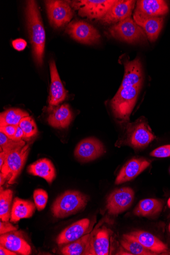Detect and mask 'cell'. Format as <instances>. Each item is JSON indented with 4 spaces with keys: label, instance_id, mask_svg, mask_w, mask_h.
Returning <instances> with one entry per match:
<instances>
[{
    "label": "cell",
    "instance_id": "obj_25",
    "mask_svg": "<svg viewBox=\"0 0 170 255\" xmlns=\"http://www.w3.org/2000/svg\"><path fill=\"white\" fill-rule=\"evenodd\" d=\"M163 202L156 199H145L141 200L134 211L137 216L153 217L159 214L163 210Z\"/></svg>",
    "mask_w": 170,
    "mask_h": 255
},
{
    "label": "cell",
    "instance_id": "obj_28",
    "mask_svg": "<svg viewBox=\"0 0 170 255\" xmlns=\"http://www.w3.org/2000/svg\"><path fill=\"white\" fill-rule=\"evenodd\" d=\"M29 117V114L19 109H9L1 113L0 126H18L22 119Z\"/></svg>",
    "mask_w": 170,
    "mask_h": 255
},
{
    "label": "cell",
    "instance_id": "obj_16",
    "mask_svg": "<svg viewBox=\"0 0 170 255\" xmlns=\"http://www.w3.org/2000/svg\"><path fill=\"white\" fill-rule=\"evenodd\" d=\"M151 163L147 159L133 158L127 162L121 169L115 180L116 184L131 181L150 166Z\"/></svg>",
    "mask_w": 170,
    "mask_h": 255
},
{
    "label": "cell",
    "instance_id": "obj_29",
    "mask_svg": "<svg viewBox=\"0 0 170 255\" xmlns=\"http://www.w3.org/2000/svg\"><path fill=\"white\" fill-rule=\"evenodd\" d=\"M0 218L2 221L8 222L11 217V204L13 192L11 190H3L0 192Z\"/></svg>",
    "mask_w": 170,
    "mask_h": 255
},
{
    "label": "cell",
    "instance_id": "obj_7",
    "mask_svg": "<svg viewBox=\"0 0 170 255\" xmlns=\"http://www.w3.org/2000/svg\"><path fill=\"white\" fill-rule=\"evenodd\" d=\"M66 32L74 40L85 44L98 43L101 35L96 28L82 20L73 21L68 25Z\"/></svg>",
    "mask_w": 170,
    "mask_h": 255
},
{
    "label": "cell",
    "instance_id": "obj_31",
    "mask_svg": "<svg viewBox=\"0 0 170 255\" xmlns=\"http://www.w3.org/2000/svg\"><path fill=\"white\" fill-rule=\"evenodd\" d=\"M22 130L24 138L28 139L37 133V128L33 119L29 117L24 118L20 121L19 126Z\"/></svg>",
    "mask_w": 170,
    "mask_h": 255
},
{
    "label": "cell",
    "instance_id": "obj_2",
    "mask_svg": "<svg viewBox=\"0 0 170 255\" xmlns=\"http://www.w3.org/2000/svg\"><path fill=\"white\" fill-rule=\"evenodd\" d=\"M142 84L135 86L120 87L111 102L115 117L123 123L130 120Z\"/></svg>",
    "mask_w": 170,
    "mask_h": 255
},
{
    "label": "cell",
    "instance_id": "obj_21",
    "mask_svg": "<svg viewBox=\"0 0 170 255\" xmlns=\"http://www.w3.org/2000/svg\"><path fill=\"white\" fill-rule=\"evenodd\" d=\"M27 171L29 174L41 177L50 184L56 176V169L52 162L47 158L38 160L28 167Z\"/></svg>",
    "mask_w": 170,
    "mask_h": 255
},
{
    "label": "cell",
    "instance_id": "obj_36",
    "mask_svg": "<svg viewBox=\"0 0 170 255\" xmlns=\"http://www.w3.org/2000/svg\"><path fill=\"white\" fill-rule=\"evenodd\" d=\"M12 45L14 49L18 51H21L25 49L27 46V42L22 39H16L12 41Z\"/></svg>",
    "mask_w": 170,
    "mask_h": 255
},
{
    "label": "cell",
    "instance_id": "obj_24",
    "mask_svg": "<svg viewBox=\"0 0 170 255\" xmlns=\"http://www.w3.org/2000/svg\"><path fill=\"white\" fill-rule=\"evenodd\" d=\"M72 114L69 106L63 104L54 110L48 118L50 126L57 128H65L71 123Z\"/></svg>",
    "mask_w": 170,
    "mask_h": 255
},
{
    "label": "cell",
    "instance_id": "obj_12",
    "mask_svg": "<svg viewBox=\"0 0 170 255\" xmlns=\"http://www.w3.org/2000/svg\"><path fill=\"white\" fill-rule=\"evenodd\" d=\"M105 152L103 143L94 137L84 139L77 146L75 155L80 161L86 162L99 158Z\"/></svg>",
    "mask_w": 170,
    "mask_h": 255
},
{
    "label": "cell",
    "instance_id": "obj_3",
    "mask_svg": "<svg viewBox=\"0 0 170 255\" xmlns=\"http://www.w3.org/2000/svg\"><path fill=\"white\" fill-rule=\"evenodd\" d=\"M88 197L77 191H67L58 197L52 206L57 218H65L81 211L86 207Z\"/></svg>",
    "mask_w": 170,
    "mask_h": 255
},
{
    "label": "cell",
    "instance_id": "obj_30",
    "mask_svg": "<svg viewBox=\"0 0 170 255\" xmlns=\"http://www.w3.org/2000/svg\"><path fill=\"white\" fill-rule=\"evenodd\" d=\"M26 143L23 140L17 141L12 140L6 136L4 133L0 132V146L1 150L8 152L11 150L23 147Z\"/></svg>",
    "mask_w": 170,
    "mask_h": 255
},
{
    "label": "cell",
    "instance_id": "obj_39",
    "mask_svg": "<svg viewBox=\"0 0 170 255\" xmlns=\"http://www.w3.org/2000/svg\"><path fill=\"white\" fill-rule=\"evenodd\" d=\"M6 156L7 152L3 151H1V153H0V169H1L2 168L5 163Z\"/></svg>",
    "mask_w": 170,
    "mask_h": 255
},
{
    "label": "cell",
    "instance_id": "obj_4",
    "mask_svg": "<svg viewBox=\"0 0 170 255\" xmlns=\"http://www.w3.org/2000/svg\"><path fill=\"white\" fill-rule=\"evenodd\" d=\"M155 138L147 122L141 118L127 126L123 141L133 148L140 149L148 146Z\"/></svg>",
    "mask_w": 170,
    "mask_h": 255
},
{
    "label": "cell",
    "instance_id": "obj_9",
    "mask_svg": "<svg viewBox=\"0 0 170 255\" xmlns=\"http://www.w3.org/2000/svg\"><path fill=\"white\" fill-rule=\"evenodd\" d=\"M45 4L50 24L55 28H59L67 24L74 15L66 1L49 0L45 1Z\"/></svg>",
    "mask_w": 170,
    "mask_h": 255
},
{
    "label": "cell",
    "instance_id": "obj_1",
    "mask_svg": "<svg viewBox=\"0 0 170 255\" xmlns=\"http://www.w3.org/2000/svg\"><path fill=\"white\" fill-rule=\"evenodd\" d=\"M25 12L34 59L36 64L41 66L43 62L45 33L36 2L28 1Z\"/></svg>",
    "mask_w": 170,
    "mask_h": 255
},
{
    "label": "cell",
    "instance_id": "obj_18",
    "mask_svg": "<svg viewBox=\"0 0 170 255\" xmlns=\"http://www.w3.org/2000/svg\"><path fill=\"white\" fill-rule=\"evenodd\" d=\"M51 84L50 87L49 105L52 108L64 101L67 96V91L60 80L55 62L51 60L50 63Z\"/></svg>",
    "mask_w": 170,
    "mask_h": 255
},
{
    "label": "cell",
    "instance_id": "obj_37",
    "mask_svg": "<svg viewBox=\"0 0 170 255\" xmlns=\"http://www.w3.org/2000/svg\"><path fill=\"white\" fill-rule=\"evenodd\" d=\"M24 137V134L21 128L18 126L17 130L14 135L13 140L19 141L22 140V138Z\"/></svg>",
    "mask_w": 170,
    "mask_h": 255
},
{
    "label": "cell",
    "instance_id": "obj_11",
    "mask_svg": "<svg viewBox=\"0 0 170 255\" xmlns=\"http://www.w3.org/2000/svg\"><path fill=\"white\" fill-rule=\"evenodd\" d=\"M113 232L106 226L93 231L85 255H110L111 238Z\"/></svg>",
    "mask_w": 170,
    "mask_h": 255
},
{
    "label": "cell",
    "instance_id": "obj_43",
    "mask_svg": "<svg viewBox=\"0 0 170 255\" xmlns=\"http://www.w3.org/2000/svg\"><path fill=\"white\" fill-rule=\"evenodd\" d=\"M169 171H170V169H169Z\"/></svg>",
    "mask_w": 170,
    "mask_h": 255
},
{
    "label": "cell",
    "instance_id": "obj_13",
    "mask_svg": "<svg viewBox=\"0 0 170 255\" xmlns=\"http://www.w3.org/2000/svg\"><path fill=\"white\" fill-rule=\"evenodd\" d=\"M134 20L143 29L151 42L157 39L163 26L162 17L149 16L135 10Z\"/></svg>",
    "mask_w": 170,
    "mask_h": 255
},
{
    "label": "cell",
    "instance_id": "obj_6",
    "mask_svg": "<svg viewBox=\"0 0 170 255\" xmlns=\"http://www.w3.org/2000/svg\"><path fill=\"white\" fill-rule=\"evenodd\" d=\"M109 31L115 38L130 43L147 41V34L131 17L117 23L110 28Z\"/></svg>",
    "mask_w": 170,
    "mask_h": 255
},
{
    "label": "cell",
    "instance_id": "obj_33",
    "mask_svg": "<svg viewBox=\"0 0 170 255\" xmlns=\"http://www.w3.org/2000/svg\"><path fill=\"white\" fill-rule=\"evenodd\" d=\"M151 155L158 158H165L170 156V145H166L157 148L153 151Z\"/></svg>",
    "mask_w": 170,
    "mask_h": 255
},
{
    "label": "cell",
    "instance_id": "obj_19",
    "mask_svg": "<svg viewBox=\"0 0 170 255\" xmlns=\"http://www.w3.org/2000/svg\"><path fill=\"white\" fill-rule=\"evenodd\" d=\"M125 73L120 87L135 86L142 84L143 75L140 58L137 57L132 61L126 60L124 62Z\"/></svg>",
    "mask_w": 170,
    "mask_h": 255
},
{
    "label": "cell",
    "instance_id": "obj_22",
    "mask_svg": "<svg viewBox=\"0 0 170 255\" xmlns=\"http://www.w3.org/2000/svg\"><path fill=\"white\" fill-rule=\"evenodd\" d=\"M135 10L149 16L158 17L167 14L169 7L162 0H139L136 2Z\"/></svg>",
    "mask_w": 170,
    "mask_h": 255
},
{
    "label": "cell",
    "instance_id": "obj_26",
    "mask_svg": "<svg viewBox=\"0 0 170 255\" xmlns=\"http://www.w3.org/2000/svg\"><path fill=\"white\" fill-rule=\"evenodd\" d=\"M92 233H88L78 240L67 244L63 247L61 252L65 255H85Z\"/></svg>",
    "mask_w": 170,
    "mask_h": 255
},
{
    "label": "cell",
    "instance_id": "obj_41",
    "mask_svg": "<svg viewBox=\"0 0 170 255\" xmlns=\"http://www.w3.org/2000/svg\"><path fill=\"white\" fill-rule=\"evenodd\" d=\"M168 205L169 207L170 208V198L169 199L168 201Z\"/></svg>",
    "mask_w": 170,
    "mask_h": 255
},
{
    "label": "cell",
    "instance_id": "obj_35",
    "mask_svg": "<svg viewBox=\"0 0 170 255\" xmlns=\"http://www.w3.org/2000/svg\"><path fill=\"white\" fill-rule=\"evenodd\" d=\"M18 227L13 226L8 222L2 221L0 222V235H2L10 232L16 231Z\"/></svg>",
    "mask_w": 170,
    "mask_h": 255
},
{
    "label": "cell",
    "instance_id": "obj_15",
    "mask_svg": "<svg viewBox=\"0 0 170 255\" xmlns=\"http://www.w3.org/2000/svg\"><path fill=\"white\" fill-rule=\"evenodd\" d=\"M90 221L83 219L65 228L57 238L56 242L59 245H66L74 242L89 233Z\"/></svg>",
    "mask_w": 170,
    "mask_h": 255
},
{
    "label": "cell",
    "instance_id": "obj_42",
    "mask_svg": "<svg viewBox=\"0 0 170 255\" xmlns=\"http://www.w3.org/2000/svg\"><path fill=\"white\" fill-rule=\"evenodd\" d=\"M169 231H170V225H169Z\"/></svg>",
    "mask_w": 170,
    "mask_h": 255
},
{
    "label": "cell",
    "instance_id": "obj_40",
    "mask_svg": "<svg viewBox=\"0 0 170 255\" xmlns=\"http://www.w3.org/2000/svg\"><path fill=\"white\" fill-rule=\"evenodd\" d=\"M5 181V179L0 174V185H1V187L4 184Z\"/></svg>",
    "mask_w": 170,
    "mask_h": 255
},
{
    "label": "cell",
    "instance_id": "obj_5",
    "mask_svg": "<svg viewBox=\"0 0 170 255\" xmlns=\"http://www.w3.org/2000/svg\"><path fill=\"white\" fill-rule=\"evenodd\" d=\"M30 149V145L28 144L7 152L5 163L0 170L1 174L6 180H8L9 184L15 183V179L25 164Z\"/></svg>",
    "mask_w": 170,
    "mask_h": 255
},
{
    "label": "cell",
    "instance_id": "obj_32",
    "mask_svg": "<svg viewBox=\"0 0 170 255\" xmlns=\"http://www.w3.org/2000/svg\"><path fill=\"white\" fill-rule=\"evenodd\" d=\"M33 198L37 210L41 211L44 210L48 200L47 192L43 189H37L34 192Z\"/></svg>",
    "mask_w": 170,
    "mask_h": 255
},
{
    "label": "cell",
    "instance_id": "obj_23",
    "mask_svg": "<svg viewBox=\"0 0 170 255\" xmlns=\"http://www.w3.org/2000/svg\"><path fill=\"white\" fill-rule=\"evenodd\" d=\"M35 207L31 201L15 198L12 207L10 222L16 223L21 219L31 218L34 214Z\"/></svg>",
    "mask_w": 170,
    "mask_h": 255
},
{
    "label": "cell",
    "instance_id": "obj_38",
    "mask_svg": "<svg viewBox=\"0 0 170 255\" xmlns=\"http://www.w3.org/2000/svg\"><path fill=\"white\" fill-rule=\"evenodd\" d=\"M0 255H16V253L13 252L7 248L0 245Z\"/></svg>",
    "mask_w": 170,
    "mask_h": 255
},
{
    "label": "cell",
    "instance_id": "obj_17",
    "mask_svg": "<svg viewBox=\"0 0 170 255\" xmlns=\"http://www.w3.org/2000/svg\"><path fill=\"white\" fill-rule=\"evenodd\" d=\"M0 245L7 249L23 255H29L31 253V248L24 239L19 231H11L1 235Z\"/></svg>",
    "mask_w": 170,
    "mask_h": 255
},
{
    "label": "cell",
    "instance_id": "obj_34",
    "mask_svg": "<svg viewBox=\"0 0 170 255\" xmlns=\"http://www.w3.org/2000/svg\"><path fill=\"white\" fill-rule=\"evenodd\" d=\"M17 127L12 125L0 126V131L4 133L9 138L13 140Z\"/></svg>",
    "mask_w": 170,
    "mask_h": 255
},
{
    "label": "cell",
    "instance_id": "obj_14",
    "mask_svg": "<svg viewBox=\"0 0 170 255\" xmlns=\"http://www.w3.org/2000/svg\"><path fill=\"white\" fill-rule=\"evenodd\" d=\"M136 2L133 0L116 1L107 14L101 19L102 23L106 25L111 24L131 17Z\"/></svg>",
    "mask_w": 170,
    "mask_h": 255
},
{
    "label": "cell",
    "instance_id": "obj_8",
    "mask_svg": "<svg viewBox=\"0 0 170 255\" xmlns=\"http://www.w3.org/2000/svg\"><path fill=\"white\" fill-rule=\"evenodd\" d=\"M135 193L130 188L125 187L114 191L108 197L106 208L108 214L117 216L130 208L134 200Z\"/></svg>",
    "mask_w": 170,
    "mask_h": 255
},
{
    "label": "cell",
    "instance_id": "obj_27",
    "mask_svg": "<svg viewBox=\"0 0 170 255\" xmlns=\"http://www.w3.org/2000/svg\"><path fill=\"white\" fill-rule=\"evenodd\" d=\"M121 244L123 247L132 255H156L157 254L152 252L144 247L138 241L129 234L123 236Z\"/></svg>",
    "mask_w": 170,
    "mask_h": 255
},
{
    "label": "cell",
    "instance_id": "obj_20",
    "mask_svg": "<svg viewBox=\"0 0 170 255\" xmlns=\"http://www.w3.org/2000/svg\"><path fill=\"white\" fill-rule=\"evenodd\" d=\"M129 235L144 247L156 254H161L168 251V246L158 238L148 232L136 230Z\"/></svg>",
    "mask_w": 170,
    "mask_h": 255
},
{
    "label": "cell",
    "instance_id": "obj_10",
    "mask_svg": "<svg viewBox=\"0 0 170 255\" xmlns=\"http://www.w3.org/2000/svg\"><path fill=\"white\" fill-rule=\"evenodd\" d=\"M116 2L115 0H82L74 2L79 14L90 19H101Z\"/></svg>",
    "mask_w": 170,
    "mask_h": 255
}]
</instances>
